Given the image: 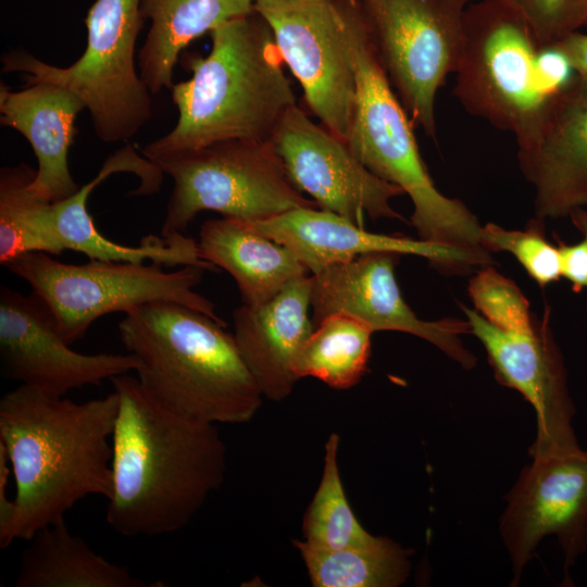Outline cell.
Segmentation results:
<instances>
[{"mask_svg": "<svg viewBox=\"0 0 587 587\" xmlns=\"http://www.w3.org/2000/svg\"><path fill=\"white\" fill-rule=\"evenodd\" d=\"M110 380L118 409L105 520L126 537L180 530L225 479L227 451L217 424L166 408L129 374Z\"/></svg>", "mask_w": 587, "mask_h": 587, "instance_id": "obj_1", "label": "cell"}, {"mask_svg": "<svg viewBox=\"0 0 587 587\" xmlns=\"http://www.w3.org/2000/svg\"><path fill=\"white\" fill-rule=\"evenodd\" d=\"M116 392L85 402L20 385L0 399V447L15 482L0 548L28 541L88 496L109 498Z\"/></svg>", "mask_w": 587, "mask_h": 587, "instance_id": "obj_2", "label": "cell"}, {"mask_svg": "<svg viewBox=\"0 0 587 587\" xmlns=\"http://www.w3.org/2000/svg\"><path fill=\"white\" fill-rule=\"evenodd\" d=\"M211 38L205 58L189 59L190 79L173 85L177 122L143 147L147 159L221 141L270 140L296 104L273 33L255 10L216 27Z\"/></svg>", "mask_w": 587, "mask_h": 587, "instance_id": "obj_3", "label": "cell"}, {"mask_svg": "<svg viewBox=\"0 0 587 587\" xmlns=\"http://www.w3.org/2000/svg\"><path fill=\"white\" fill-rule=\"evenodd\" d=\"M224 327L192 308L155 301L126 312L118 334L158 402L205 423H247L263 396Z\"/></svg>", "mask_w": 587, "mask_h": 587, "instance_id": "obj_4", "label": "cell"}, {"mask_svg": "<svg viewBox=\"0 0 587 587\" xmlns=\"http://www.w3.org/2000/svg\"><path fill=\"white\" fill-rule=\"evenodd\" d=\"M346 41L355 75V102L346 139L350 150L372 173L410 197L411 223L420 239L486 250L477 217L460 200L442 195L429 176L413 122L377 57L357 0L348 15Z\"/></svg>", "mask_w": 587, "mask_h": 587, "instance_id": "obj_5", "label": "cell"}, {"mask_svg": "<svg viewBox=\"0 0 587 587\" xmlns=\"http://www.w3.org/2000/svg\"><path fill=\"white\" fill-rule=\"evenodd\" d=\"M454 96L470 114L521 133L573 75L555 50L542 48L525 16L507 0L470 3Z\"/></svg>", "mask_w": 587, "mask_h": 587, "instance_id": "obj_6", "label": "cell"}, {"mask_svg": "<svg viewBox=\"0 0 587 587\" xmlns=\"http://www.w3.org/2000/svg\"><path fill=\"white\" fill-rule=\"evenodd\" d=\"M143 21L140 0H96L85 18L87 45L77 61L59 67L15 50L2 57V72L22 73L28 85L47 83L72 91L102 141H126L152 115V93L135 64Z\"/></svg>", "mask_w": 587, "mask_h": 587, "instance_id": "obj_7", "label": "cell"}, {"mask_svg": "<svg viewBox=\"0 0 587 587\" xmlns=\"http://www.w3.org/2000/svg\"><path fill=\"white\" fill-rule=\"evenodd\" d=\"M4 266L43 301L70 345L82 339L97 319L155 301L192 308L226 326L215 304L193 290L205 271L198 266L164 271L153 262L90 260L67 264L45 252L21 254Z\"/></svg>", "mask_w": 587, "mask_h": 587, "instance_id": "obj_8", "label": "cell"}, {"mask_svg": "<svg viewBox=\"0 0 587 587\" xmlns=\"http://www.w3.org/2000/svg\"><path fill=\"white\" fill-rule=\"evenodd\" d=\"M174 182L161 236L184 234L201 211L243 221L319 208L291 182L271 140H228L151 159Z\"/></svg>", "mask_w": 587, "mask_h": 587, "instance_id": "obj_9", "label": "cell"}, {"mask_svg": "<svg viewBox=\"0 0 587 587\" xmlns=\"http://www.w3.org/2000/svg\"><path fill=\"white\" fill-rule=\"evenodd\" d=\"M377 57L413 124L436 137L435 99L458 71L471 0H357Z\"/></svg>", "mask_w": 587, "mask_h": 587, "instance_id": "obj_10", "label": "cell"}, {"mask_svg": "<svg viewBox=\"0 0 587 587\" xmlns=\"http://www.w3.org/2000/svg\"><path fill=\"white\" fill-rule=\"evenodd\" d=\"M470 330L483 344L496 379L517 390L536 412L537 435L533 458L565 454L582 449L573 417L575 405L567 386L564 358L544 317L526 310L502 323H490L476 310L462 307Z\"/></svg>", "mask_w": 587, "mask_h": 587, "instance_id": "obj_11", "label": "cell"}, {"mask_svg": "<svg viewBox=\"0 0 587 587\" xmlns=\"http://www.w3.org/2000/svg\"><path fill=\"white\" fill-rule=\"evenodd\" d=\"M352 0H258L282 61L299 80L322 125L346 141L355 102V75L346 41Z\"/></svg>", "mask_w": 587, "mask_h": 587, "instance_id": "obj_12", "label": "cell"}, {"mask_svg": "<svg viewBox=\"0 0 587 587\" xmlns=\"http://www.w3.org/2000/svg\"><path fill=\"white\" fill-rule=\"evenodd\" d=\"M500 534L516 586L546 536L564 555L565 575L587 550V450L533 458L505 497Z\"/></svg>", "mask_w": 587, "mask_h": 587, "instance_id": "obj_13", "label": "cell"}, {"mask_svg": "<svg viewBox=\"0 0 587 587\" xmlns=\"http://www.w3.org/2000/svg\"><path fill=\"white\" fill-rule=\"evenodd\" d=\"M295 186L319 209L363 227L364 216L404 220L390 201L404 191L372 173L345 140L314 123L297 104L270 139Z\"/></svg>", "mask_w": 587, "mask_h": 587, "instance_id": "obj_14", "label": "cell"}, {"mask_svg": "<svg viewBox=\"0 0 587 587\" xmlns=\"http://www.w3.org/2000/svg\"><path fill=\"white\" fill-rule=\"evenodd\" d=\"M0 361L3 376L53 397L98 386L136 372L130 353H80L60 335L43 301L34 292L0 289Z\"/></svg>", "mask_w": 587, "mask_h": 587, "instance_id": "obj_15", "label": "cell"}, {"mask_svg": "<svg viewBox=\"0 0 587 587\" xmlns=\"http://www.w3.org/2000/svg\"><path fill=\"white\" fill-rule=\"evenodd\" d=\"M399 254L373 252L334 264L311 275L312 322L342 313L376 330H397L433 344L465 369L476 359L461 341L471 333L467 321H424L404 301L395 276Z\"/></svg>", "mask_w": 587, "mask_h": 587, "instance_id": "obj_16", "label": "cell"}, {"mask_svg": "<svg viewBox=\"0 0 587 587\" xmlns=\"http://www.w3.org/2000/svg\"><path fill=\"white\" fill-rule=\"evenodd\" d=\"M515 138L536 218L570 217L587 205V80L574 74Z\"/></svg>", "mask_w": 587, "mask_h": 587, "instance_id": "obj_17", "label": "cell"}, {"mask_svg": "<svg viewBox=\"0 0 587 587\" xmlns=\"http://www.w3.org/2000/svg\"><path fill=\"white\" fill-rule=\"evenodd\" d=\"M243 222L290 249L311 275L373 252L416 255L436 266L455 270L484 267L492 263L486 250L370 233L336 213L319 208H297L270 218Z\"/></svg>", "mask_w": 587, "mask_h": 587, "instance_id": "obj_18", "label": "cell"}, {"mask_svg": "<svg viewBox=\"0 0 587 587\" xmlns=\"http://www.w3.org/2000/svg\"><path fill=\"white\" fill-rule=\"evenodd\" d=\"M136 174L140 185L134 195H151L160 190L164 173L160 167L140 155L132 145H126L109 157L98 174L71 197L51 202V216L59 245L64 250L84 253L90 260L153 263L166 266L193 265L205 271L216 267L200 257L198 241L185 234L167 237L148 235L139 246L121 245L104 237L96 227L87 210L91 191L113 173Z\"/></svg>", "mask_w": 587, "mask_h": 587, "instance_id": "obj_19", "label": "cell"}, {"mask_svg": "<svg viewBox=\"0 0 587 587\" xmlns=\"http://www.w3.org/2000/svg\"><path fill=\"white\" fill-rule=\"evenodd\" d=\"M312 276L300 278L265 303L242 304L234 316V338L262 396L282 401L298 380L297 355L313 332L309 317Z\"/></svg>", "mask_w": 587, "mask_h": 587, "instance_id": "obj_20", "label": "cell"}, {"mask_svg": "<svg viewBox=\"0 0 587 587\" xmlns=\"http://www.w3.org/2000/svg\"><path fill=\"white\" fill-rule=\"evenodd\" d=\"M85 109L76 95L53 84H32L17 91L1 84L0 122L21 133L37 159L36 176L29 184L36 197L57 202L79 189L67 155L77 133L76 117Z\"/></svg>", "mask_w": 587, "mask_h": 587, "instance_id": "obj_21", "label": "cell"}, {"mask_svg": "<svg viewBox=\"0 0 587 587\" xmlns=\"http://www.w3.org/2000/svg\"><path fill=\"white\" fill-rule=\"evenodd\" d=\"M198 247L203 260L232 275L247 305L267 302L309 272L286 246L235 217L205 221Z\"/></svg>", "mask_w": 587, "mask_h": 587, "instance_id": "obj_22", "label": "cell"}, {"mask_svg": "<svg viewBox=\"0 0 587 587\" xmlns=\"http://www.w3.org/2000/svg\"><path fill=\"white\" fill-rule=\"evenodd\" d=\"M151 25L138 54L139 74L152 95L172 89L180 52L196 38L254 11L253 0H140Z\"/></svg>", "mask_w": 587, "mask_h": 587, "instance_id": "obj_23", "label": "cell"}, {"mask_svg": "<svg viewBox=\"0 0 587 587\" xmlns=\"http://www.w3.org/2000/svg\"><path fill=\"white\" fill-rule=\"evenodd\" d=\"M21 554L15 587H145L125 565L93 551L65 520L38 529Z\"/></svg>", "mask_w": 587, "mask_h": 587, "instance_id": "obj_24", "label": "cell"}, {"mask_svg": "<svg viewBox=\"0 0 587 587\" xmlns=\"http://www.w3.org/2000/svg\"><path fill=\"white\" fill-rule=\"evenodd\" d=\"M292 544L314 587H397L411 570L409 550L387 537L340 549L315 548L303 540Z\"/></svg>", "mask_w": 587, "mask_h": 587, "instance_id": "obj_25", "label": "cell"}, {"mask_svg": "<svg viewBox=\"0 0 587 587\" xmlns=\"http://www.w3.org/2000/svg\"><path fill=\"white\" fill-rule=\"evenodd\" d=\"M373 333L364 323L347 314L325 317L314 327L297 355V379L314 377L335 389L355 386L367 370Z\"/></svg>", "mask_w": 587, "mask_h": 587, "instance_id": "obj_26", "label": "cell"}, {"mask_svg": "<svg viewBox=\"0 0 587 587\" xmlns=\"http://www.w3.org/2000/svg\"><path fill=\"white\" fill-rule=\"evenodd\" d=\"M36 170L26 163L0 171V263L28 252L58 255L63 251L57 239L51 202L36 197L29 184Z\"/></svg>", "mask_w": 587, "mask_h": 587, "instance_id": "obj_27", "label": "cell"}, {"mask_svg": "<svg viewBox=\"0 0 587 587\" xmlns=\"http://www.w3.org/2000/svg\"><path fill=\"white\" fill-rule=\"evenodd\" d=\"M339 435L325 445L324 466L319 487L303 516L304 542L321 549H340L370 541L347 499L338 467Z\"/></svg>", "mask_w": 587, "mask_h": 587, "instance_id": "obj_28", "label": "cell"}, {"mask_svg": "<svg viewBox=\"0 0 587 587\" xmlns=\"http://www.w3.org/2000/svg\"><path fill=\"white\" fill-rule=\"evenodd\" d=\"M480 243L489 252L511 253L541 287L562 277L559 247L546 239L542 221L538 218L532 221L524 230L507 229L488 223L482 226Z\"/></svg>", "mask_w": 587, "mask_h": 587, "instance_id": "obj_29", "label": "cell"}, {"mask_svg": "<svg viewBox=\"0 0 587 587\" xmlns=\"http://www.w3.org/2000/svg\"><path fill=\"white\" fill-rule=\"evenodd\" d=\"M527 20L542 48L587 27V0H507Z\"/></svg>", "mask_w": 587, "mask_h": 587, "instance_id": "obj_30", "label": "cell"}, {"mask_svg": "<svg viewBox=\"0 0 587 587\" xmlns=\"http://www.w3.org/2000/svg\"><path fill=\"white\" fill-rule=\"evenodd\" d=\"M570 218L582 239L573 245L559 241L561 276L569 280L573 291L579 292L587 289V211L578 209Z\"/></svg>", "mask_w": 587, "mask_h": 587, "instance_id": "obj_31", "label": "cell"}, {"mask_svg": "<svg viewBox=\"0 0 587 587\" xmlns=\"http://www.w3.org/2000/svg\"><path fill=\"white\" fill-rule=\"evenodd\" d=\"M550 48L567 61L574 74L587 80V34L572 32Z\"/></svg>", "mask_w": 587, "mask_h": 587, "instance_id": "obj_32", "label": "cell"}, {"mask_svg": "<svg viewBox=\"0 0 587 587\" xmlns=\"http://www.w3.org/2000/svg\"><path fill=\"white\" fill-rule=\"evenodd\" d=\"M254 2L258 1V0H253Z\"/></svg>", "mask_w": 587, "mask_h": 587, "instance_id": "obj_33", "label": "cell"}]
</instances>
